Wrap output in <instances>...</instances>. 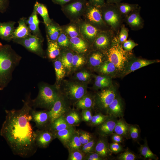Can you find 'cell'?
Masks as SVG:
<instances>
[{
	"mask_svg": "<svg viewBox=\"0 0 160 160\" xmlns=\"http://www.w3.org/2000/svg\"><path fill=\"white\" fill-rule=\"evenodd\" d=\"M30 94L23 101V105L19 109L5 110V119L0 131L15 155L28 158L36 152L35 131L31 124L30 111L33 108Z\"/></svg>",
	"mask_w": 160,
	"mask_h": 160,
	"instance_id": "6da1fadb",
	"label": "cell"
},
{
	"mask_svg": "<svg viewBox=\"0 0 160 160\" xmlns=\"http://www.w3.org/2000/svg\"><path fill=\"white\" fill-rule=\"evenodd\" d=\"M22 59L9 44L0 42V90L4 89L12 78V73Z\"/></svg>",
	"mask_w": 160,
	"mask_h": 160,
	"instance_id": "7a4b0ae2",
	"label": "cell"
},
{
	"mask_svg": "<svg viewBox=\"0 0 160 160\" xmlns=\"http://www.w3.org/2000/svg\"><path fill=\"white\" fill-rule=\"evenodd\" d=\"M103 52L106 60L112 63L116 67L120 77L127 61L134 55L132 51H127L123 49L116 35H115L110 47Z\"/></svg>",
	"mask_w": 160,
	"mask_h": 160,
	"instance_id": "3957f363",
	"label": "cell"
},
{
	"mask_svg": "<svg viewBox=\"0 0 160 160\" xmlns=\"http://www.w3.org/2000/svg\"><path fill=\"white\" fill-rule=\"evenodd\" d=\"M39 92L36 97L31 100L33 108H40L49 110L58 97L59 88L55 85H51L44 82L38 85Z\"/></svg>",
	"mask_w": 160,
	"mask_h": 160,
	"instance_id": "277c9868",
	"label": "cell"
},
{
	"mask_svg": "<svg viewBox=\"0 0 160 160\" xmlns=\"http://www.w3.org/2000/svg\"><path fill=\"white\" fill-rule=\"evenodd\" d=\"M103 19L110 30L118 35L124 18L115 4L106 3L99 7Z\"/></svg>",
	"mask_w": 160,
	"mask_h": 160,
	"instance_id": "5b68a950",
	"label": "cell"
},
{
	"mask_svg": "<svg viewBox=\"0 0 160 160\" xmlns=\"http://www.w3.org/2000/svg\"><path fill=\"white\" fill-rule=\"evenodd\" d=\"M118 93L116 87L113 84L100 89L94 94V109L101 113L105 112L107 107L114 100Z\"/></svg>",
	"mask_w": 160,
	"mask_h": 160,
	"instance_id": "8992f818",
	"label": "cell"
},
{
	"mask_svg": "<svg viewBox=\"0 0 160 160\" xmlns=\"http://www.w3.org/2000/svg\"><path fill=\"white\" fill-rule=\"evenodd\" d=\"M82 17L85 21L100 30H110L103 19L99 8L88 2Z\"/></svg>",
	"mask_w": 160,
	"mask_h": 160,
	"instance_id": "52a82bcc",
	"label": "cell"
},
{
	"mask_svg": "<svg viewBox=\"0 0 160 160\" xmlns=\"http://www.w3.org/2000/svg\"><path fill=\"white\" fill-rule=\"evenodd\" d=\"M63 88L62 93L73 104L87 92V84L76 81H65Z\"/></svg>",
	"mask_w": 160,
	"mask_h": 160,
	"instance_id": "ba28073f",
	"label": "cell"
},
{
	"mask_svg": "<svg viewBox=\"0 0 160 160\" xmlns=\"http://www.w3.org/2000/svg\"><path fill=\"white\" fill-rule=\"evenodd\" d=\"M88 0H72L61 6V10L70 21H77L81 18Z\"/></svg>",
	"mask_w": 160,
	"mask_h": 160,
	"instance_id": "9c48e42d",
	"label": "cell"
},
{
	"mask_svg": "<svg viewBox=\"0 0 160 160\" xmlns=\"http://www.w3.org/2000/svg\"><path fill=\"white\" fill-rule=\"evenodd\" d=\"M12 41L41 57H46V54L42 47L44 41L32 34L24 38L13 39Z\"/></svg>",
	"mask_w": 160,
	"mask_h": 160,
	"instance_id": "30bf717a",
	"label": "cell"
},
{
	"mask_svg": "<svg viewBox=\"0 0 160 160\" xmlns=\"http://www.w3.org/2000/svg\"><path fill=\"white\" fill-rule=\"evenodd\" d=\"M160 62L159 59L148 60L137 57L134 55L127 61L121 77L143 67Z\"/></svg>",
	"mask_w": 160,
	"mask_h": 160,
	"instance_id": "8fae6325",
	"label": "cell"
},
{
	"mask_svg": "<svg viewBox=\"0 0 160 160\" xmlns=\"http://www.w3.org/2000/svg\"><path fill=\"white\" fill-rule=\"evenodd\" d=\"M115 35L111 30L101 31L92 44V49L105 52L111 45Z\"/></svg>",
	"mask_w": 160,
	"mask_h": 160,
	"instance_id": "7c38bea8",
	"label": "cell"
},
{
	"mask_svg": "<svg viewBox=\"0 0 160 160\" xmlns=\"http://www.w3.org/2000/svg\"><path fill=\"white\" fill-rule=\"evenodd\" d=\"M70 102L60 91L51 108L49 110L51 122L56 119L63 115L70 108Z\"/></svg>",
	"mask_w": 160,
	"mask_h": 160,
	"instance_id": "4fadbf2b",
	"label": "cell"
},
{
	"mask_svg": "<svg viewBox=\"0 0 160 160\" xmlns=\"http://www.w3.org/2000/svg\"><path fill=\"white\" fill-rule=\"evenodd\" d=\"M31 121L35 124V126L39 129H49L51 123L49 110L37 111L32 108L30 111Z\"/></svg>",
	"mask_w": 160,
	"mask_h": 160,
	"instance_id": "5bb4252c",
	"label": "cell"
},
{
	"mask_svg": "<svg viewBox=\"0 0 160 160\" xmlns=\"http://www.w3.org/2000/svg\"><path fill=\"white\" fill-rule=\"evenodd\" d=\"M77 21L79 26L81 37L92 46L94 40L101 30L87 23L81 18Z\"/></svg>",
	"mask_w": 160,
	"mask_h": 160,
	"instance_id": "9a60e30c",
	"label": "cell"
},
{
	"mask_svg": "<svg viewBox=\"0 0 160 160\" xmlns=\"http://www.w3.org/2000/svg\"><path fill=\"white\" fill-rule=\"evenodd\" d=\"M141 7L130 12L124 18L127 24L133 31L142 29L144 25V20L140 15Z\"/></svg>",
	"mask_w": 160,
	"mask_h": 160,
	"instance_id": "2e32d148",
	"label": "cell"
},
{
	"mask_svg": "<svg viewBox=\"0 0 160 160\" xmlns=\"http://www.w3.org/2000/svg\"><path fill=\"white\" fill-rule=\"evenodd\" d=\"M35 140L38 148H47L52 141L56 138L53 133L49 129H39L35 131Z\"/></svg>",
	"mask_w": 160,
	"mask_h": 160,
	"instance_id": "e0dca14e",
	"label": "cell"
},
{
	"mask_svg": "<svg viewBox=\"0 0 160 160\" xmlns=\"http://www.w3.org/2000/svg\"><path fill=\"white\" fill-rule=\"evenodd\" d=\"M106 114L117 118L123 117L124 113L123 100L118 93L112 102L107 107Z\"/></svg>",
	"mask_w": 160,
	"mask_h": 160,
	"instance_id": "ac0fdd59",
	"label": "cell"
},
{
	"mask_svg": "<svg viewBox=\"0 0 160 160\" xmlns=\"http://www.w3.org/2000/svg\"><path fill=\"white\" fill-rule=\"evenodd\" d=\"M118 120L116 117L108 115L102 123L96 127L97 133L99 136L107 137L111 136L114 132Z\"/></svg>",
	"mask_w": 160,
	"mask_h": 160,
	"instance_id": "d6986e66",
	"label": "cell"
},
{
	"mask_svg": "<svg viewBox=\"0 0 160 160\" xmlns=\"http://www.w3.org/2000/svg\"><path fill=\"white\" fill-rule=\"evenodd\" d=\"M69 48L74 52L87 55L92 50V46L81 36L69 38Z\"/></svg>",
	"mask_w": 160,
	"mask_h": 160,
	"instance_id": "ffe728a7",
	"label": "cell"
},
{
	"mask_svg": "<svg viewBox=\"0 0 160 160\" xmlns=\"http://www.w3.org/2000/svg\"><path fill=\"white\" fill-rule=\"evenodd\" d=\"M87 63L89 67L95 71L105 60L106 57L103 52L92 49L87 55Z\"/></svg>",
	"mask_w": 160,
	"mask_h": 160,
	"instance_id": "44dd1931",
	"label": "cell"
},
{
	"mask_svg": "<svg viewBox=\"0 0 160 160\" xmlns=\"http://www.w3.org/2000/svg\"><path fill=\"white\" fill-rule=\"evenodd\" d=\"M94 151L105 160L111 155L112 153L109 149L107 137L99 136L97 140Z\"/></svg>",
	"mask_w": 160,
	"mask_h": 160,
	"instance_id": "7402d4cb",
	"label": "cell"
},
{
	"mask_svg": "<svg viewBox=\"0 0 160 160\" xmlns=\"http://www.w3.org/2000/svg\"><path fill=\"white\" fill-rule=\"evenodd\" d=\"M37 14L33 9L31 15L27 19L26 23L31 34L44 41V38L39 28L40 22L38 18Z\"/></svg>",
	"mask_w": 160,
	"mask_h": 160,
	"instance_id": "603a6c76",
	"label": "cell"
},
{
	"mask_svg": "<svg viewBox=\"0 0 160 160\" xmlns=\"http://www.w3.org/2000/svg\"><path fill=\"white\" fill-rule=\"evenodd\" d=\"M74 52L70 48L61 49L58 57L64 67L67 74L72 71Z\"/></svg>",
	"mask_w": 160,
	"mask_h": 160,
	"instance_id": "cb8c5ba5",
	"label": "cell"
},
{
	"mask_svg": "<svg viewBox=\"0 0 160 160\" xmlns=\"http://www.w3.org/2000/svg\"><path fill=\"white\" fill-rule=\"evenodd\" d=\"M95 71L99 74L108 76L112 78L119 77L116 67L112 63L107 60L105 61Z\"/></svg>",
	"mask_w": 160,
	"mask_h": 160,
	"instance_id": "d4e9b609",
	"label": "cell"
},
{
	"mask_svg": "<svg viewBox=\"0 0 160 160\" xmlns=\"http://www.w3.org/2000/svg\"><path fill=\"white\" fill-rule=\"evenodd\" d=\"M16 22L9 21L1 23L0 22V38L7 41H12V36L15 28Z\"/></svg>",
	"mask_w": 160,
	"mask_h": 160,
	"instance_id": "484cf974",
	"label": "cell"
},
{
	"mask_svg": "<svg viewBox=\"0 0 160 160\" xmlns=\"http://www.w3.org/2000/svg\"><path fill=\"white\" fill-rule=\"evenodd\" d=\"M27 19L26 17H23L18 21V25L15 29L12 36V40L24 38L31 34L26 23Z\"/></svg>",
	"mask_w": 160,
	"mask_h": 160,
	"instance_id": "4316f807",
	"label": "cell"
},
{
	"mask_svg": "<svg viewBox=\"0 0 160 160\" xmlns=\"http://www.w3.org/2000/svg\"><path fill=\"white\" fill-rule=\"evenodd\" d=\"M63 116L68 123L72 126H78L82 121L81 113L76 109L70 108Z\"/></svg>",
	"mask_w": 160,
	"mask_h": 160,
	"instance_id": "83f0119b",
	"label": "cell"
},
{
	"mask_svg": "<svg viewBox=\"0 0 160 160\" xmlns=\"http://www.w3.org/2000/svg\"><path fill=\"white\" fill-rule=\"evenodd\" d=\"M73 104L78 110L86 108L93 110L95 105L94 95L87 92Z\"/></svg>",
	"mask_w": 160,
	"mask_h": 160,
	"instance_id": "f1b7e54d",
	"label": "cell"
},
{
	"mask_svg": "<svg viewBox=\"0 0 160 160\" xmlns=\"http://www.w3.org/2000/svg\"><path fill=\"white\" fill-rule=\"evenodd\" d=\"M45 26L46 36L51 40L56 41L62 31L61 26L52 19L51 22Z\"/></svg>",
	"mask_w": 160,
	"mask_h": 160,
	"instance_id": "f546056e",
	"label": "cell"
},
{
	"mask_svg": "<svg viewBox=\"0 0 160 160\" xmlns=\"http://www.w3.org/2000/svg\"><path fill=\"white\" fill-rule=\"evenodd\" d=\"M76 130L75 127H71L61 130L52 132L56 138L58 139L66 147L69 140Z\"/></svg>",
	"mask_w": 160,
	"mask_h": 160,
	"instance_id": "4dcf8cb0",
	"label": "cell"
},
{
	"mask_svg": "<svg viewBox=\"0 0 160 160\" xmlns=\"http://www.w3.org/2000/svg\"><path fill=\"white\" fill-rule=\"evenodd\" d=\"M93 88L98 90L110 87L113 85L112 78L106 75L99 74L94 76Z\"/></svg>",
	"mask_w": 160,
	"mask_h": 160,
	"instance_id": "1f68e13d",
	"label": "cell"
},
{
	"mask_svg": "<svg viewBox=\"0 0 160 160\" xmlns=\"http://www.w3.org/2000/svg\"><path fill=\"white\" fill-rule=\"evenodd\" d=\"M62 31L69 38L81 36L79 25L77 21H70L66 25L61 26Z\"/></svg>",
	"mask_w": 160,
	"mask_h": 160,
	"instance_id": "d6a6232c",
	"label": "cell"
},
{
	"mask_svg": "<svg viewBox=\"0 0 160 160\" xmlns=\"http://www.w3.org/2000/svg\"><path fill=\"white\" fill-rule=\"evenodd\" d=\"M129 124L123 117L118 120L115 127L114 132L119 135L127 139H130L129 136Z\"/></svg>",
	"mask_w": 160,
	"mask_h": 160,
	"instance_id": "836d02e7",
	"label": "cell"
},
{
	"mask_svg": "<svg viewBox=\"0 0 160 160\" xmlns=\"http://www.w3.org/2000/svg\"><path fill=\"white\" fill-rule=\"evenodd\" d=\"M46 37L47 45V56L49 59L53 60L59 56L61 49L56 41L51 40L47 37Z\"/></svg>",
	"mask_w": 160,
	"mask_h": 160,
	"instance_id": "e575fe53",
	"label": "cell"
},
{
	"mask_svg": "<svg viewBox=\"0 0 160 160\" xmlns=\"http://www.w3.org/2000/svg\"><path fill=\"white\" fill-rule=\"evenodd\" d=\"M71 127L65 120L63 116L56 119L50 124L49 129L52 132L61 130Z\"/></svg>",
	"mask_w": 160,
	"mask_h": 160,
	"instance_id": "d590c367",
	"label": "cell"
},
{
	"mask_svg": "<svg viewBox=\"0 0 160 160\" xmlns=\"http://www.w3.org/2000/svg\"><path fill=\"white\" fill-rule=\"evenodd\" d=\"M33 9L42 17L45 25L51 22L52 19L50 18L47 9L44 4L36 1L34 5Z\"/></svg>",
	"mask_w": 160,
	"mask_h": 160,
	"instance_id": "8d00e7d4",
	"label": "cell"
},
{
	"mask_svg": "<svg viewBox=\"0 0 160 160\" xmlns=\"http://www.w3.org/2000/svg\"><path fill=\"white\" fill-rule=\"evenodd\" d=\"M87 55L74 52L72 71L78 70L85 65L87 63Z\"/></svg>",
	"mask_w": 160,
	"mask_h": 160,
	"instance_id": "74e56055",
	"label": "cell"
},
{
	"mask_svg": "<svg viewBox=\"0 0 160 160\" xmlns=\"http://www.w3.org/2000/svg\"><path fill=\"white\" fill-rule=\"evenodd\" d=\"M57 83L59 84L66 76V72L61 62L57 57L53 60Z\"/></svg>",
	"mask_w": 160,
	"mask_h": 160,
	"instance_id": "f35d334b",
	"label": "cell"
},
{
	"mask_svg": "<svg viewBox=\"0 0 160 160\" xmlns=\"http://www.w3.org/2000/svg\"><path fill=\"white\" fill-rule=\"evenodd\" d=\"M139 151L140 155L144 159H158L157 156L153 153L149 148L146 139L144 140L143 144H140Z\"/></svg>",
	"mask_w": 160,
	"mask_h": 160,
	"instance_id": "ab89813d",
	"label": "cell"
},
{
	"mask_svg": "<svg viewBox=\"0 0 160 160\" xmlns=\"http://www.w3.org/2000/svg\"><path fill=\"white\" fill-rule=\"evenodd\" d=\"M116 4L124 18L130 12L137 9L140 6L138 4H131L121 2Z\"/></svg>",
	"mask_w": 160,
	"mask_h": 160,
	"instance_id": "60d3db41",
	"label": "cell"
},
{
	"mask_svg": "<svg viewBox=\"0 0 160 160\" xmlns=\"http://www.w3.org/2000/svg\"><path fill=\"white\" fill-rule=\"evenodd\" d=\"M93 75L89 71L82 69L77 72L74 76L76 81L87 84L91 80Z\"/></svg>",
	"mask_w": 160,
	"mask_h": 160,
	"instance_id": "b9f144b4",
	"label": "cell"
},
{
	"mask_svg": "<svg viewBox=\"0 0 160 160\" xmlns=\"http://www.w3.org/2000/svg\"><path fill=\"white\" fill-rule=\"evenodd\" d=\"M82 144L79 140L77 130L74 132L66 148L68 151L75 150H80Z\"/></svg>",
	"mask_w": 160,
	"mask_h": 160,
	"instance_id": "7bdbcfd3",
	"label": "cell"
},
{
	"mask_svg": "<svg viewBox=\"0 0 160 160\" xmlns=\"http://www.w3.org/2000/svg\"><path fill=\"white\" fill-rule=\"evenodd\" d=\"M108 115L102 113L97 112L93 115L89 125L92 127H96L102 123L108 117Z\"/></svg>",
	"mask_w": 160,
	"mask_h": 160,
	"instance_id": "ee69618b",
	"label": "cell"
},
{
	"mask_svg": "<svg viewBox=\"0 0 160 160\" xmlns=\"http://www.w3.org/2000/svg\"><path fill=\"white\" fill-rule=\"evenodd\" d=\"M140 131L138 125L129 124V134L130 139L135 142L137 141L140 138Z\"/></svg>",
	"mask_w": 160,
	"mask_h": 160,
	"instance_id": "f6af8a7d",
	"label": "cell"
},
{
	"mask_svg": "<svg viewBox=\"0 0 160 160\" xmlns=\"http://www.w3.org/2000/svg\"><path fill=\"white\" fill-rule=\"evenodd\" d=\"M60 49L69 48V38L63 32L61 31L56 41Z\"/></svg>",
	"mask_w": 160,
	"mask_h": 160,
	"instance_id": "bcb514c9",
	"label": "cell"
},
{
	"mask_svg": "<svg viewBox=\"0 0 160 160\" xmlns=\"http://www.w3.org/2000/svg\"><path fill=\"white\" fill-rule=\"evenodd\" d=\"M77 130L79 140L82 145L95 138L92 134L88 132L81 129Z\"/></svg>",
	"mask_w": 160,
	"mask_h": 160,
	"instance_id": "7dc6e473",
	"label": "cell"
},
{
	"mask_svg": "<svg viewBox=\"0 0 160 160\" xmlns=\"http://www.w3.org/2000/svg\"><path fill=\"white\" fill-rule=\"evenodd\" d=\"M97 141V140L95 138L88 143L82 145L80 150L85 154L94 151Z\"/></svg>",
	"mask_w": 160,
	"mask_h": 160,
	"instance_id": "c3c4849f",
	"label": "cell"
},
{
	"mask_svg": "<svg viewBox=\"0 0 160 160\" xmlns=\"http://www.w3.org/2000/svg\"><path fill=\"white\" fill-rule=\"evenodd\" d=\"M68 160H84L85 154L80 150L68 151Z\"/></svg>",
	"mask_w": 160,
	"mask_h": 160,
	"instance_id": "681fc988",
	"label": "cell"
},
{
	"mask_svg": "<svg viewBox=\"0 0 160 160\" xmlns=\"http://www.w3.org/2000/svg\"><path fill=\"white\" fill-rule=\"evenodd\" d=\"M119 160H135L137 156L129 149H127L124 152L119 154L117 157Z\"/></svg>",
	"mask_w": 160,
	"mask_h": 160,
	"instance_id": "f907efd6",
	"label": "cell"
},
{
	"mask_svg": "<svg viewBox=\"0 0 160 160\" xmlns=\"http://www.w3.org/2000/svg\"><path fill=\"white\" fill-rule=\"evenodd\" d=\"M129 31L128 28L125 27L124 24H122L118 35L119 40L121 44L127 40Z\"/></svg>",
	"mask_w": 160,
	"mask_h": 160,
	"instance_id": "816d5d0a",
	"label": "cell"
},
{
	"mask_svg": "<svg viewBox=\"0 0 160 160\" xmlns=\"http://www.w3.org/2000/svg\"><path fill=\"white\" fill-rule=\"evenodd\" d=\"M92 110L89 108L81 110V115L82 121L88 124L89 123L93 116Z\"/></svg>",
	"mask_w": 160,
	"mask_h": 160,
	"instance_id": "f5cc1de1",
	"label": "cell"
},
{
	"mask_svg": "<svg viewBox=\"0 0 160 160\" xmlns=\"http://www.w3.org/2000/svg\"><path fill=\"white\" fill-rule=\"evenodd\" d=\"M122 46L123 49L126 51H132L135 47L138 44L131 39L127 40L122 44Z\"/></svg>",
	"mask_w": 160,
	"mask_h": 160,
	"instance_id": "db71d44e",
	"label": "cell"
},
{
	"mask_svg": "<svg viewBox=\"0 0 160 160\" xmlns=\"http://www.w3.org/2000/svg\"><path fill=\"white\" fill-rule=\"evenodd\" d=\"M109 148L112 153L115 154H117L124 151L121 144L114 142L109 143Z\"/></svg>",
	"mask_w": 160,
	"mask_h": 160,
	"instance_id": "11a10c76",
	"label": "cell"
},
{
	"mask_svg": "<svg viewBox=\"0 0 160 160\" xmlns=\"http://www.w3.org/2000/svg\"><path fill=\"white\" fill-rule=\"evenodd\" d=\"M97 153L94 152H91L86 153L84 160H105Z\"/></svg>",
	"mask_w": 160,
	"mask_h": 160,
	"instance_id": "9f6ffc18",
	"label": "cell"
},
{
	"mask_svg": "<svg viewBox=\"0 0 160 160\" xmlns=\"http://www.w3.org/2000/svg\"><path fill=\"white\" fill-rule=\"evenodd\" d=\"M111 136L113 142L121 144L124 142V138L121 135L117 133L113 132Z\"/></svg>",
	"mask_w": 160,
	"mask_h": 160,
	"instance_id": "6f0895ef",
	"label": "cell"
},
{
	"mask_svg": "<svg viewBox=\"0 0 160 160\" xmlns=\"http://www.w3.org/2000/svg\"><path fill=\"white\" fill-rule=\"evenodd\" d=\"M8 0H0V12L4 13L6 12L9 5Z\"/></svg>",
	"mask_w": 160,
	"mask_h": 160,
	"instance_id": "680465c9",
	"label": "cell"
},
{
	"mask_svg": "<svg viewBox=\"0 0 160 160\" xmlns=\"http://www.w3.org/2000/svg\"><path fill=\"white\" fill-rule=\"evenodd\" d=\"M88 2L91 4L98 7L102 6L105 3V0H88Z\"/></svg>",
	"mask_w": 160,
	"mask_h": 160,
	"instance_id": "91938a15",
	"label": "cell"
},
{
	"mask_svg": "<svg viewBox=\"0 0 160 160\" xmlns=\"http://www.w3.org/2000/svg\"><path fill=\"white\" fill-rule=\"evenodd\" d=\"M72 0H52V2L55 4L59 5L61 6H63Z\"/></svg>",
	"mask_w": 160,
	"mask_h": 160,
	"instance_id": "94428289",
	"label": "cell"
},
{
	"mask_svg": "<svg viewBox=\"0 0 160 160\" xmlns=\"http://www.w3.org/2000/svg\"><path fill=\"white\" fill-rule=\"evenodd\" d=\"M123 0H106V2L109 4H117L121 2Z\"/></svg>",
	"mask_w": 160,
	"mask_h": 160,
	"instance_id": "6125c7cd",
	"label": "cell"
}]
</instances>
